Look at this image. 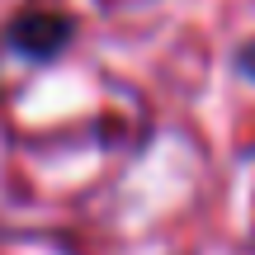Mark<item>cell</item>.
Listing matches in <instances>:
<instances>
[{
	"mask_svg": "<svg viewBox=\"0 0 255 255\" xmlns=\"http://www.w3.org/2000/svg\"><path fill=\"white\" fill-rule=\"evenodd\" d=\"M237 66H241V76H251V81H255V43H246L237 52Z\"/></svg>",
	"mask_w": 255,
	"mask_h": 255,
	"instance_id": "2",
	"label": "cell"
},
{
	"mask_svg": "<svg viewBox=\"0 0 255 255\" xmlns=\"http://www.w3.org/2000/svg\"><path fill=\"white\" fill-rule=\"evenodd\" d=\"M71 33H76L71 14H66V9H43V5L14 14V24H9V43L24 57H33V62H52V57L71 43Z\"/></svg>",
	"mask_w": 255,
	"mask_h": 255,
	"instance_id": "1",
	"label": "cell"
}]
</instances>
